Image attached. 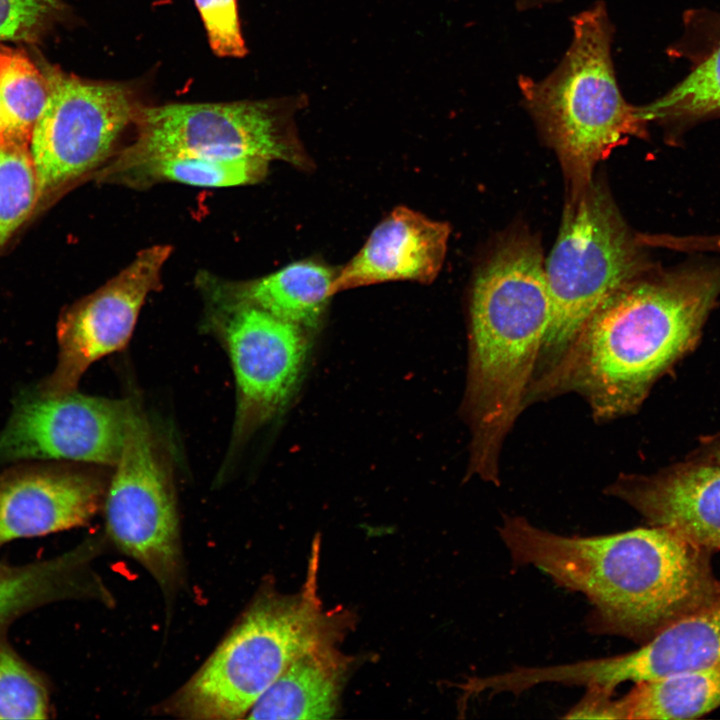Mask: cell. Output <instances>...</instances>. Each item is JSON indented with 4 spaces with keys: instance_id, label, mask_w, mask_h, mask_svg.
<instances>
[{
    "instance_id": "14",
    "label": "cell",
    "mask_w": 720,
    "mask_h": 720,
    "mask_svg": "<svg viewBox=\"0 0 720 720\" xmlns=\"http://www.w3.org/2000/svg\"><path fill=\"white\" fill-rule=\"evenodd\" d=\"M607 493L633 507L649 525L720 550V445L655 475L622 476Z\"/></svg>"
},
{
    "instance_id": "31",
    "label": "cell",
    "mask_w": 720,
    "mask_h": 720,
    "mask_svg": "<svg viewBox=\"0 0 720 720\" xmlns=\"http://www.w3.org/2000/svg\"><path fill=\"white\" fill-rule=\"evenodd\" d=\"M0 145H3V141H2L1 133H0Z\"/></svg>"
},
{
    "instance_id": "15",
    "label": "cell",
    "mask_w": 720,
    "mask_h": 720,
    "mask_svg": "<svg viewBox=\"0 0 720 720\" xmlns=\"http://www.w3.org/2000/svg\"><path fill=\"white\" fill-rule=\"evenodd\" d=\"M107 483L88 469L21 466L0 474V546L82 526L104 502Z\"/></svg>"
},
{
    "instance_id": "1",
    "label": "cell",
    "mask_w": 720,
    "mask_h": 720,
    "mask_svg": "<svg viewBox=\"0 0 720 720\" xmlns=\"http://www.w3.org/2000/svg\"><path fill=\"white\" fill-rule=\"evenodd\" d=\"M498 533L515 565L584 595L588 626L599 634L643 644L720 594L713 552L664 527L562 535L505 516Z\"/></svg>"
},
{
    "instance_id": "9",
    "label": "cell",
    "mask_w": 720,
    "mask_h": 720,
    "mask_svg": "<svg viewBox=\"0 0 720 720\" xmlns=\"http://www.w3.org/2000/svg\"><path fill=\"white\" fill-rule=\"evenodd\" d=\"M105 494L107 532L118 549L139 562L164 590L181 577L175 490L150 425L130 402L126 435Z\"/></svg>"
},
{
    "instance_id": "21",
    "label": "cell",
    "mask_w": 720,
    "mask_h": 720,
    "mask_svg": "<svg viewBox=\"0 0 720 720\" xmlns=\"http://www.w3.org/2000/svg\"><path fill=\"white\" fill-rule=\"evenodd\" d=\"M47 73L21 49L0 45V133L3 145L29 147L47 103Z\"/></svg>"
},
{
    "instance_id": "12",
    "label": "cell",
    "mask_w": 720,
    "mask_h": 720,
    "mask_svg": "<svg viewBox=\"0 0 720 720\" xmlns=\"http://www.w3.org/2000/svg\"><path fill=\"white\" fill-rule=\"evenodd\" d=\"M171 252L167 244L142 249L116 276L62 314L57 325V363L35 386L40 393L75 391L92 363L127 345L147 296L160 289L162 269Z\"/></svg>"
},
{
    "instance_id": "19",
    "label": "cell",
    "mask_w": 720,
    "mask_h": 720,
    "mask_svg": "<svg viewBox=\"0 0 720 720\" xmlns=\"http://www.w3.org/2000/svg\"><path fill=\"white\" fill-rule=\"evenodd\" d=\"M268 161L258 158L224 159L168 155L123 166L104 165L94 176L105 184L145 188L160 182L198 187H233L255 184L267 175Z\"/></svg>"
},
{
    "instance_id": "28",
    "label": "cell",
    "mask_w": 720,
    "mask_h": 720,
    "mask_svg": "<svg viewBox=\"0 0 720 720\" xmlns=\"http://www.w3.org/2000/svg\"><path fill=\"white\" fill-rule=\"evenodd\" d=\"M599 687H587L584 697L564 716L569 719H622L619 699Z\"/></svg>"
},
{
    "instance_id": "30",
    "label": "cell",
    "mask_w": 720,
    "mask_h": 720,
    "mask_svg": "<svg viewBox=\"0 0 720 720\" xmlns=\"http://www.w3.org/2000/svg\"><path fill=\"white\" fill-rule=\"evenodd\" d=\"M554 1L558 0H517V3L520 8H531Z\"/></svg>"
},
{
    "instance_id": "26",
    "label": "cell",
    "mask_w": 720,
    "mask_h": 720,
    "mask_svg": "<svg viewBox=\"0 0 720 720\" xmlns=\"http://www.w3.org/2000/svg\"><path fill=\"white\" fill-rule=\"evenodd\" d=\"M59 9L58 0H0V41L38 40Z\"/></svg>"
},
{
    "instance_id": "17",
    "label": "cell",
    "mask_w": 720,
    "mask_h": 720,
    "mask_svg": "<svg viewBox=\"0 0 720 720\" xmlns=\"http://www.w3.org/2000/svg\"><path fill=\"white\" fill-rule=\"evenodd\" d=\"M337 272L314 260H301L261 278L227 281L215 277L232 297L254 305L309 332L319 329Z\"/></svg>"
},
{
    "instance_id": "27",
    "label": "cell",
    "mask_w": 720,
    "mask_h": 720,
    "mask_svg": "<svg viewBox=\"0 0 720 720\" xmlns=\"http://www.w3.org/2000/svg\"><path fill=\"white\" fill-rule=\"evenodd\" d=\"M211 48L219 56L241 57L246 53L236 0H195Z\"/></svg>"
},
{
    "instance_id": "2",
    "label": "cell",
    "mask_w": 720,
    "mask_h": 720,
    "mask_svg": "<svg viewBox=\"0 0 720 720\" xmlns=\"http://www.w3.org/2000/svg\"><path fill=\"white\" fill-rule=\"evenodd\" d=\"M649 270L598 307L540 378V391H576L600 420L640 405L656 378L696 342L720 295V263Z\"/></svg>"
},
{
    "instance_id": "8",
    "label": "cell",
    "mask_w": 720,
    "mask_h": 720,
    "mask_svg": "<svg viewBox=\"0 0 720 720\" xmlns=\"http://www.w3.org/2000/svg\"><path fill=\"white\" fill-rule=\"evenodd\" d=\"M207 327L226 349L237 400L231 449L287 408L303 378L311 332L226 293L215 276L201 274Z\"/></svg>"
},
{
    "instance_id": "16",
    "label": "cell",
    "mask_w": 720,
    "mask_h": 720,
    "mask_svg": "<svg viewBox=\"0 0 720 720\" xmlns=\"http://www.w3.org/2000/svg\"><path fill=\"white\" fill-rule=\"evenodd\" d=\"M450 233L446 222L429 219L404 206L396 207L337 272L332 284L333 295L388 281L431 283L442 268Z\"/></svg>"
},
{
    "instance_id": "3",
    "label": "cell",
    "mask_w": 720,
    "mask_h": 720,
    "mask_svg": "<svg viewBox=\"0 0 720 720\" xmlns=\"http://www.w3.org/2000/svg\"><path fill=\"white\" fill-rule=\"evenodd\" d=\"M541 246L526 233L502 240L477 272L470 303L465 412L469 473L498 482V459L536 371L551 320Z\"/></svg>"
},
{
    "instance_id": "5",
    "label": "cell",
    "mask_w": 720,
    "mask_h": 720,
    "mask_svg": "<svg viewBox=\"0 0 720 720\" xmlns=\"http://www.w3.org/2000/svg\"><path fill=\"white\" fill-rule=\"evenodd\" d=\"M315 576L298 595L261 593L168 711L190 719L243 717L297 658L333 643L337 623L322 611Z\"/></svg>"
},
{
    "instance_id": "24",
    "label": "cell",
    "mask_w": 720,
    "mask_h": 720,
    "mask_svg": "<svg viewBox=\"0 0 720 720\" xmlns=\"http://www.w3.org/2000/svg\"><path fill=\"white\" fill-rule=\"evenodd\" d=\"M40 200L29 147L0 145V250Z\"/></svg>"
},
{
    "instance_id": "6",
    "label": "cell",
    "mask_w": 720,
    "mask_h": 720,
    "mask_svg": "<svg viewBox=\"0 0 720 720\" xmlns=\"http://www.w3.org/2000/svg\"><path fill=\"white\" fill-rule=\"evenodd\" d=\"M567 195L556 242L544 263L551 320L538 363L545 360L548 370L613 292L650 269L600 179Z\"/></svg>"
},
{
    "instance_id": "10",
    "label": "cell",
    "mask_w": 720,
    "mask_h": 720,
    "mask_svg": "<svg viewBox=\"0 0 720 720\" xmlns=\"http://www.w3.org/2000/svg\"><path fill=\"white\" fill-rule=\"evenodd\" d=\"M46 73L50 94L29 145L40 200L94 176L115 155L121 134L141 110L120 84L90 82L56 68Z\"/></svg>"
},
{
    "instance_id": "25",
    "label": "cell",
    "mask_w": 720,
    "mask_h": 720,
    "mask_svg": "<svg viewBox=\"0 0 720 720\" xmlns=\"http://www.w3.org/2000/svg\"><path fill=\"white\" fill-rule=\"evenodd\" d=\"M48 715L45 680L0 633V719H46Z\"/></svg>"
},
{
    "instance_id": "29",
    "label": "cell",
    "mask_w": 720,
    "mask_h": 720,
    "mask_svg": "<svg viewBox=\"0 0 720 720\" xmlns=\"http://www.w3.org/2000/svg\"><path fill=\"white\" fill-rule=\"evenodd\" d=\"M686 24L692 35L697 34L698 40H706V44L710 43L712 48L720 43V14L695 12L688 17Z\"/></svg>"
},
{
    "instance_id": "23",
    "label": "cell",
    "mask_w": 720,
    "mask_h": 720,
    "mask_svg": "<svg viewBox=\"0 0 720 720\" xmlns=\"http://www.w3.org/2000/svg\"><path fill=\"white\" fill-rule=\"evenodd\" d=\"M720 113V43L683 81L639 107L647 123H684Z\"/></svg>"
},
{
    "instance_id": "22",
    "label": "cell",
    "mask_w": 720,
    "mask_h": 720,
    "mask_svg": "<svg viewBox=\"0 0 720 720\" xmlns=\"http://www.w3.org/2000/svg\"><path fill=\"white\" fill-rule=\"evenodd\" d=\"M81 550L22 566L0 564V633L21 614L73 592Z\"/></svg>"
},
{
    "instance_id": "11",
    "label": "cell",
    "mask_w": 720,
    "mask_h": 720,
    "mask_svg": "<svg viewBox=\"0 0 720 720\" xmlns=\"http://www.w3.org/2000/svg\"><path fill=\"white\" fill-rule=\"evenodd\" d=\"M130 402L77 393L45 395L35 387L14 401L0 432V466L22 460H69L115 466Z\"/></svg>"
},
{
    "instance_id": "20",
    "label": "cell",
    "mask_w": 720,
    "mask_h": 720,
    "mask_svg": "<svg viewBox=\"0 0 720 720\" xmlns=\"http://www.w3.org/2000/svg\"><path fill=\"white\" fill-rule=\"evenodd\" d=\"M623 719L702 717L720 707V667L678 672L635 683L619 698Z\"/></svg>"
},
{
    "instance_id": "18",
    "label": "cell",
    "mask_w": 720,
    "mask_h": 720,
    "mask_svg": "<svg viewBox=\"0 0 720 720\" xmlns=\"http://www.w3.org/2000/svg\"><path fill=\"white\" fill-rule=\"evenodd\" d=\"M343 674L333 643L291 663L249 711V719H328L337 710Z\"/></svg>"
},
{
    "instance_id": "13",
    "label": "cell",
    "mask_w": 720,
    "mask_h": 720,
    "mask_svg": "<svg viewBox=\"0 0 720 720\" xmlns=\"http://www.w3.org/2000/svg\"><path fill=\"white\" fill-rule=\"evenodd\" d=\"M713 667H720V594L670 623L636 650L540 666L537 679L542 684L599 687L614 692L624 682Z\"/></svg>"
},
{
    "instance_id": "4",
    "label": "cell",
    "mask_w": 720,
    "mask_h": 720,
    "mask_svg": "<svg viewBox=\"0 0 720 720\" xmlns=\"http://www.w3.org/2000/svg\"><path fill=\"white\" fill-rule=\"evenodd\" d=\"M573 40L542 80H518L523 100L555 151L567 194L593 180L596 165L629 137L647 136L639 107L623 98L611 58L613 26L602 2L572 19Z\"/></svg>"
},
{
    "instance_id": "7",
    "label": "cell",
    "mask_w": 720,
    "mask_h": 720,
    "mask_svg": "<svg viewBox=\"0 0 720 720\" xmlns=\"http://www.w3.org/2000/svg\"><path fill=\"white\" fill-rule=\"evenodd\" d=\"M303 95L273 101L172 104L141 108L137 136L105 164L123 166L168 155L258 158L301 169L312 163L294 121Z\"/></svg>"
}]
</instances>
